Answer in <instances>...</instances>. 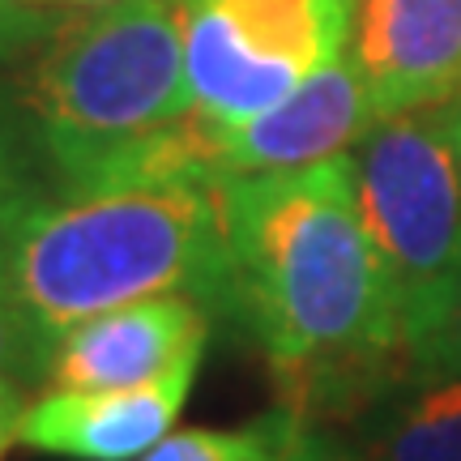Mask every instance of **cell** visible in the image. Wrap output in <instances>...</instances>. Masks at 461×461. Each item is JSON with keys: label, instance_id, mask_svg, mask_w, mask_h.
I'll return each mask as SVG.
<instances>
[{"label": "cell", "instance_id": "cell-2", "mask_svg": "<svg viewBox=\"0 0 461 461\" xmlns=\"http://www.w3.org/2000/svg\"><path fill=\"white\" fill-rule=\"evenodd\" d=\"M193 112L176 0H115L48 34L22 86V129L48 193L163 184L171 124Z\"/></svg>", "mask_w": 461, "mask_h": 461}, {"label": "cell", "instance_id": "cell-4", "mask_svg": "<svg viewBox=\"0 0 461 461\" xmlns=\"http://www.w3.org/2000/svg\"><path fill=\"white\" fill-rule=\"evenodd\" d=\"M350 158L402 333L423 359L461 291V146L453 103L384 115Z\"/></svg>", "mask_w": 461, "mask_h": 461}, {"label": "cell", "instance_id": "cell-21", "mask_svg": "<svg viewBox=\"0 0 461 461\" xmlns=\"http://www.w3.org/2000/svg\"><path fill=\"white\" fill-rule=\"evenodd\" d=\"M22 5H34V9H51V5H65V0H22Z\"/></svg>", "mask_w": 461, "mask_h": 461}, {"label": "cell", "instance_id": "cell-19", "mask_svg": "<svg viewBox=\"0 0 461 461\" xmlns=\"http://www.w3.org/2000/svg\"><path fill=\"white\" fill-rule=\"evenodd\" d=\"M73 9H103V5H115V0H65Z\"/></svg>", "mask_w": 461, "mask_h": 461}, {"label": "cell", "instance_id": "cell-10", "mask_svg": "<svg viewBox=\"0 0 461 461\" xmlns=\"http://www.w3.org/2000/svg\"><path fill=\"white\" fill-rule=\"evenodd\" d=\"M346 436L363 461H461V372L414 363Z\"/></svg>", "mask_w": 461, "mask_h": 461}, {"label": "cell", "instance_id": "cell-1", "mask_svg": "<svg viewBox=\"0 0 461 461\" xmlns=\"http://www.w3.org/2000/svg\"><path fill=\"white\" fill-rule=\"evenodd\" d=\"M222 312L261 346L282 406L303 423L346 431L423 363L397 321L350 154L222 180Z\"/></svg>", "mask_w": 461, "mask_h": 461}, {"label": "cell", "instance_id": "cell-13", "mask_svg": "<svg viewBox=\"0 0 461 461\" xmlns=\"http://www.w3.org/2000/svg\"><path fill=\"white\" fill-rule=\"evenodd\" d=\"M39 197H48V180L34 163L26 129L0 115V252L9 244L14 227Z\"/></svg>", "mask_w": 461, "mask_h": 461}, {"label": "cell", "instance_id": "cell-3", "mask_svg": "<svg viewBox=\"0 0 461 461\" xmlns=\"http://www.w3.org/2000/svg\"><path fill=\"white\" fill-rule=\"evenodd\" d=\"M0 282L51 342L90 316L154 295H193L222 312V180L48 193L9 235Z\"/></svg>", "mask_w": 461, "mask_h": 461}, {"label": "cell", "instance_id": "cell-15", "mask_svg": "<svg viewBox=\"0 0 461 461\" xmlns=\"http://www.w3.org/2000/svg\"><path fill=\"white\" fill-rule=\"evenodd\" d=\"M423 363H445V367L461 372V291H457V299H453V308L445 312V321H440L436 338H431Z\"/></svg>", "mask_w": 461, "mask_h": 461}, {"label": "cell", "instance_id": "cell-8", "mask_svg": "<svg viewBox=\"0 0 461 461\" xmlns=\"http://www.w3.org/2000/svg\"><path fill=\"white\" fill-rule=\"evenodd\" d=\"M350 60L380 120L461 90V0H355Z\"/></svg>", "mask_w": 461, "mask_h": 461}, {"label": "cell", "instance_id": "cell-17", "mask_svg": "<svg viewBox=\"0 0 461 461\" xmlns=\"http://www.w3.org/2000/svg\"><path fill=\"white\" fill-rule=\"evenodd\" d=\"M22 419H26V389L0 384V461L22 440Z\"/></svg>", "mask_w": 461, "mask_h": 461}, {"label": "cell", "instance_id": "cell-16", "mask_svg": "<svg viewBox=\"0 0 461 461\" xmlns=\"http://www.w3.org/2000/svg\"><path fill=\"white\" fill-rule=\"evenodd\" d=\"M308 457L312 461H363L355 440L338 428H312L308 423Z\"/></svg>", "mask_w": 461, "mask_h": 461}, {"label": "cell", "instance_id": "cell-6", "mask_svg": "<svg viewBox=\"0 0 461 461\" xmlns=\"http://www.w3.org/2000/svg\"><path fill=\"white\" fill-rule=\"evenodd\" d=\"M380 124L376 99L350 56L316 68L269 112L252 115L235 129H214V163L222 180L235 176H269L299 167L330 163L350 146H359Z\"/></svg>", "mask_w": 461, "mask_h": 461}, {"label": "cell", "instance_id": "cell-12", "mask_svg": "<svg viewBox=\"0 0 461 461\" xmlns=\"http://www.w3.org/2000/svg\"><path fill=\"white\" fill-rule=\"evenodd\" d=\"M51 346L56 342L34 325L31 312L0 282V384H17L26 393L34 384H43L51 363Z\"/></svg>", "mask_w": 461, "mask_h": 461}, {"label": "cell", "instance_id": "cell-5", "mask_svg": "<svg viewBox=\"0 0 461 461\" xmlns=\"http://www.w3.org/2000/svg\"><path fill=\"white\" fill-rule=\"evenodd\" d=\"M193 112L235 129L350 48L355 0H176Z\"/></svg>", "mask_w": 461, "mask_h": 461}, {"label": "cell", "instance_id": "cell-11", "mask_svg": "<svg viewBox=\"0 0 461 461\" xmlns=\"http://www.w3.org/2000/svg\"><path fill=\"white\" fill-rule=\"evenodd\" d=\"M303 436V419L291 406L252 419L244 428H188L167 431L137 461H286Z\"/></svg>", "mask_w": 461, "mask_h": 461}, {"label": "cell", "instance_id": "cell-20", "mask_svg": "<svg viewBox=\"0 0 461 461\" xmlns=\"http://www.w3.org/2000/svg\"><path fill=\"white\" fill-rule=\"evenodd\" d=\"M453 129H457V146H461V90H457V99H453Z\"/></svg>", "mask_w": 461, "mask_h": 461}, {"label": "cell", "instance_id": "cell-14", "mask_svg": "<svg viewBox=\"0 0 461 461\" xmlns=\"http://www.w3.org/2000/svg\"><path fill=\"white\" fill-rule=\"evenodd\" d=\"M60 22H51L43 9L22 5V0H0V60L14 56L17 48L34 43L43 31H56Z\"/></svg>", "mask_w": 461, "mask_h": 461}, {"label": "cell", "instance_id": "cell-18", "mask_svg": "<svg viewBox=\"0 0 461 461\" xmlns=\"http://www.w3.org/2000/svg\"><path fill=\"white\" fill-rule=\"evenodd\" d=\"M286 461H312V457H308V423H303V436H299V445L291 448V457H286Z\"/></svg>", "mask_w": 461, "mask_h": 461}, {"label": "cell", "instance_id": "cell-9", "mask_svg": "<svg viewBox=\"0 0 461 461\" xmlns=\"http://www.w3.org/2000/svg\"><path fill=\"white\" fill-rule=\"evenodd\" d=\"M201 359L132 389H51L26 406L22 445L73 461H137L176 428Z\"/></svg>", "mask_w": 461, "mask_h": 461}, {"label": "cell", "instance_id": "cell-7", "mask_svg": "<svg viewBox=\"0 0 461 461\" xmlns=\"http://www.w3.org/2000/svg\"><path fill=\"white\" fill-rule=\"evenodd\" d=\"M214 312L193 295L137 299L56 338L48 363V393H99V389H132L176 372L205 355Z\"/></svg>", "mask_w": 461, "mask_h": 461}]
</instances>
